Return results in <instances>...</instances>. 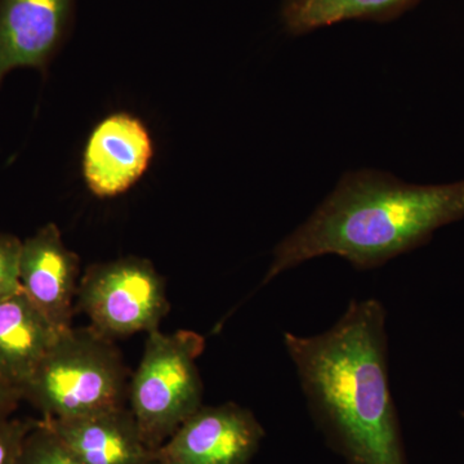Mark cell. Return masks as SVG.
<instances>
[{"label":"cell","mask_w":464,"mask_h":464,"mask_svg":"<svg viewBox=\"0 0 464 464\" xmlns=\"http://www.w3.org/2000/svg\"><path fill=\"white\" fill-rule=\"evenodd\" d=\"M386 310L353 299L322 334L284 333L311 415L347 464H408L389 378Z\"/></svg>","instance_id":"obj_1"},{"label":"cell","mask_w":464,"mask_h":464,"mask_svg":"<svg viewBox=\"0 0 464 464\" xmlns=\"http://www.w3.org/2000/svg\"><path fill=\"white\" fill-rule=\"evenodd\" d=\"M463 217L464 179L411 185L378 170L348 172L307 221L277 244L262 285L328 255L346 259L356 270H373Z\"/></svg>","instance_id":"obj_2"},{"label":"cell","mask_w":464,"mask_h":464,"mask_svg":"<svg viewBox=\"0 0 464 464\" xmlns=\"http://www.w3.org/2000/svg\"><path fill=\"white\" fill-rule=\"evenodd\" d=\"M128 369L114 341L92 326L63 329L23 389L44 420L128 405Z\"/></svg>","instance_id":"obj_3"},{"label":"cell","mask_w":464,"mask_h":464,"mask_svg":"<svg viewBox=\"0 0 464 464\" xmlns=\"http://www.w3.org/2000/svg\"><path fill=\"white\" fill-rule=\"evenodd\" d=\"M206 350L199 333H148L139 368L130 381L128 406L143 439L159 449L203 406L198 359Z\"/></svg>","instance_id":"obj_4"},{"label":"cell","mask_w":464,"mask_h":464,"mask_svg":"<svg viewBox=\"0 0 464 464\" xmlns=\"http://www.w3.org/2000/svg\"><path fill=\"white\" fill-rule=\"evenodd\" d=\"M166 280L148 259L128 257L90 266L79 283L76 311L114 341L158 331L169 313Z\"/></svg>","instance_id":"obj_5"},{"label":"cell","mask_w":464,"mask_h":464,"mask_svg":"<svg viewBox=\"0 0 464 464\" xmlns=\"http://www.w3.org/2000/svg\"><path fill=\"white\" fill-rule=\"evenodd\" d=\"M265 430L249 409L203 405L159 448L160 464H249Z\"/></svg>","instance_id":"obj_6"},{"label":"cell","mask_w":464,"mask_h":464,"mask_svg":"<svg viewBox=\"0 0 464 464\" xmlns=\"http://www.w3.org/2000/svg\"><path fill=\"white\" fill-rule=\"evenodd\" d=\"M74 9L75 0H0V84L18 67L47 72Z\"/></svg>","instance_id":"obj_7"},{"label":"cell","mask_w":464,"mask_h":464,"mask_svg":"<svg viewBox=\"0 0 464 464\" xmlns=\"http://www.w3.org/2000/svg\"><path fill=\"white\" fill-rule=\"evenodd\" d=\"M154 157V143L140 119L125 112L110 115L92 132L83 157L85 183L101 199L133 188Z\"/></svg>","instance_id":"obj_8"},{"label":"cell","mask_w":464,"mask_h":464,"mask_svg":"<svg viewBox=\"0 0 464 464\" xmlns=\"http://www.w3.org/2000/svg\"><path fill=\"white\" fill-rule=\"evenodd\" d=\"M81 283V259L70 250L54 224L43 226L23 241L20 285L57 328L72 326Z\"/></svg>","instance_id":"obj_9"},{"label":"cell","mask_w":464,"mask_h":464,"mask_svg":"<svg viewBox=\"0 0 464 464\" xmlns=\"http://www.w3.org/2000/svg\"><path fill=\"white\" fill-rule=\"evenodd\" d=\"M43 420L87 464H160L159 449L143 439L128 405L70 420Z\"/></svg>","instance_id":"obj_10"},{"label":"cell","mask_w":464,"mask_h":464,"mask_svg":"<svg viewBox=\"0 0 464 464\" xmlns=\"http://www.w3.org/2000/svg\"><path fill=\"white\" fill-rule=\"evenodd\" d=\"M63 331L23 289L0 301V378L23 395L27 381Z\"/></svg>","instance_id":"obj_11"},{"label":"cell","mask_w":464,"mask_h":464,"mask_svg":"<svg viewBox=\"0 0 464 464\" xmlns=\"http://www.w3.org/2000/svg\"><path fill=\"white\" fill-rule=\"evenodd\" d=\"M422 0H283L280 20L286 33L306 35L346 21L390 23Z\"/></svg>","instance_id":"obj_12"},{"label":"cell","mask_w":464,"mask_h":464,"mask_svg":"<svg viewBox=\"0 0 464 464\" xmlns=\"http://www.w3.org/2000/svg\"><path fill=\"white\" fill-rule=\"evenodd\" d=\"M17 464H87L44 420L27 432Z\"/></svg>","instance_id":"obj_13"},{"label":"cell","mask_w":464,"mask_h":464,"mask_svg":"<svg viewBox=\"0 0 464 464\" xmlns=\"http://www.w3.org/2000/svg\"><path fill=\"white\" fill-rule=\"evenodd\" d=\"M23 241L11 234H0V301L21 289L20 256Z\"/></svg>","instance_id":"obj_14"},{"label":"cell","mask_w":464,"mask_h":464,"mask_svg":"<svg viewBox=\"0 0 464 464\" xmlns=\"http://www.w3.org/2000/svg\"><path fill=\"white\" fill-rule=\"evenodd\" d=\"M35 423L12 417L0 420V464H17L24 440Z\"/></svg>","instance_id":"obj_15"},{"label":"cell","mask_w":464,"mask_h":464,"mask_svg":"<svg viewBox=\"0 0 464 464\" xmlns=\"http://www.w3.org/2000/svg\"><path fill=\"white\" fill-rule=\"evenodd\" d=\"M23 400L20 391L0 378V420L11 417Z\"/></svg>","instance_id":"obj_16"}]
</instances>
